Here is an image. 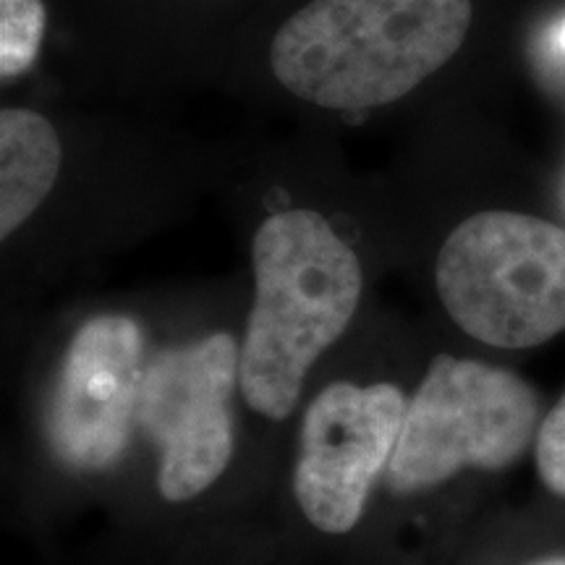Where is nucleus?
<instances>
[{"mask_svg": "<svg viewBox=\"0 0 565 565\" xmlns=\"http://www.w3.org/2000/svg\"><path fill=\"white\" fill-rule=\"evenodd\" d=\"M471 19V0H312L275 34L270 66L320 108H380L454 58Z\"/></svg>", "mask_w": 565, "mask_h": 565, "instance_id": "1", "label": "nucleus"}, {"mask_svg": "<svg viewBox=\"0 0 565 565\" xmlns=\"http://www.w3.org/2000/svg\"><path fill=\"white\" fill-rule=\"evenodd\" d=\"M254 307L238 385L257 414L288 419L312 364L345 333L362 299V263L320 212L282 210L254 236Z\"/></svg>", "mask_w": 565, "mask_h": 565, "instance_id": "2", "label": "nucleus"}, {"mask_svg": "<svg viewBox=\"0 0 565 565\" xmlns=\"http://www.w3.org/2000/svg\"><path fill=\"white\" fill-rule=\"evenodd\" d=\"M435 282L463 333L534 349L565 330V228L524 212H477L445 238Z\"/></svg>", "mask_w": 565, "mask_h": 565, "instance_id": "3", "label": "nucleus"}, {"mask_svg": "<svg viewBox=\"0 0 565 565\" xmlns=\"http://www.w3.org/2000/svg\"><path fill=\"white\" fill-rule=\"evenodd\" d=\"M540 401L519 374L440 353L406 404L387 463L395 492H419L461 469H505L526 454Z\"/></svg>", "mask_w": 565, "mask_h": 565, "instance_id": "4", "label": "nucleus"}, {"mask_svg": "<svg viewBox=\"0 0 565 565\" xmlns=\"http://www.w3.org/2000/svg\"><path fill=\"white\" fill-rule=\"evenodd\" d=\"M238 359L236 338L212 333L147 364L137 419L160 448L158 484L171 503L204 492L231 463Z\"/></svg>", "mask_w": 565, "mask_h": 565, "instance_id": "5", "label": "nucleus"}, {"mask_svg": "<svg viewBox=\"0 0 565 565\" xmlns=\"http://www.w3.org/2000/svg\"><path fill=\"white\" fill-rule=\"evenodd\" d=\"M404 416L406 398L391 383H333L312 401L294 492L317 529L343 534L359 524L374 479L395 454Z\"/></svg>", "mask_w": 565, "mask_h": 565, "instance_id": "6", "label": "nucleus"}, {"mask_svg": "<svg viewBox=\"0 0 565 565\" xmlns=\"http://www.w3.org/2000/svg\"><path fill=\"white\" fill-rule=\"evenodd\" d=\"M145 333L131 317L84 322L63 359L47 412L53 454L76 471H103L129 445L145 383Z\"/></svg>", "mask_w": 565, "mask_h": 565, "instance_id": "7", "label": "nucleus"}, {"mask_svg": "<svg viewBox=\"0 0 565 565\" xmlns=\"http://www.w3.org/2000/svg\"><path fill=\"white\" fill-rule=\"evenodd\" d=\"M53 124L26 108L0 113V236L9 238L53 192L61 171Z\"/></svg>", "mask_w": 565, "mask_h": 565, "instance_id": "8", "label": "nucleus"}, {"mask_svg": "<svg viewBox=\"0 0 565 565\" xmlns=\"http://www.w3.org/2000/svg\"><path fill=\"white\" fill-rule=\"evenodd\" d=\"M42 0H0V76L17 79L32 68L45 38Z\"/></svg>", "mask_w": 565, "mask_h": 565, "instance_id": "9", "label": "nucleus"}, {"mask_svg": "<svg viewBox=\"0 0 565 565\" xmlns=\"http://www.w3.org/2000/svg\"><path fill=\"white\" fill-rule=\"evenodd\" d=\"M536 469L542 482L565 498V393L536 433Z\"/></svg>", "mask_w": 565, "mask_h": 565, "instance_id": "10", "label": "nucleus"}, {"mask_svg": "<svg viewBox=\"0 0 565 565\" xmlns=\"http://www.w3.org/2000/svg\"><path fill=\"white\" fill-rule=\"evenodd\" d=\"M555 45L561 47V51L565 53V24H561V30L555 32Z\"/></svg>", "mask_w": 565, "mask_h": 565, "instance_id": "11", "label": "nucleus"}, {"mask_svg": "<svg viewBox=\"0 0 565 565\" xmlns=\"http://www.w3.org/2000/svg\"><path fill=\"white\" fill-rule=\"evenodd\" d=\"M534 565H565V557H547V561H540Z\"/></svg>", "mask_w": 565, "mask_h": 565, "instance_id": "12", "label": "nucleus"}]
</instances>
